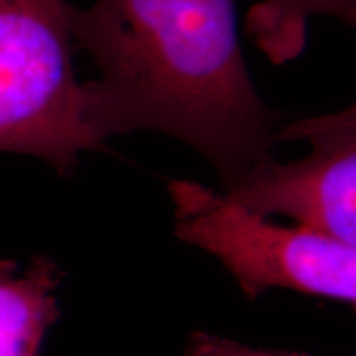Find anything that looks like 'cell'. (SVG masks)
<instances>
[{"label": "cell", "mask_w": 356, "mask_h": 356, "mask_svg": "<svg viewBox=\"0 0 356 356\" xmlns=\"http://www.w3.org/2000/svg\"><path fill=\"white\" fill-rule=\"evenodd\" d=\"M73 42L95 58L86 121L102 144L157 131L197 149L229 190L273 159L279 113L257 95L238 42L236 0H96L68 7Z\"/></svg>", "instance_id": "1"}, {"label": "cell", "mask_w": 356, "mask_h": 356, "mask_svg": "<svg viewBox=\"0 0 356 356\" xmlns=\"http://www.w3.org/2000/svg\"><path fill=\"white\" fill-rule=\"evenodd\" d=\"M65 0H0V152L33 155L70 173L99 149L73 68Z\"/></svg>", "instance_id": "2"}, {"label": "cell", "mask_w": 356, "mask_h": 356, "mask_svg": "<svg viewBox=\"0 0 356 356\" xmlns=\"http://www.w3.org/2000/svg\"><path fill=\"white\" fill-rule=\"evenodd\" d=\"M168 191L177 238L218 257L249 299L289 289L355 305L356 246L279 225L197 181L173 180Z\"/></svg>", "instance_id": "3"}, {"label": "cell", "mask_w": 356, "mask_h": 356, "mask_svg": "<svg viewBox=\"0 0 356 356\" xmlns=\"http://www.w3.org/2000/svg\"><path fill=\"white\" fill-rule=\"evenodd\" d=\"M307 140L312 152L291 163H256L226 198L262 216L284 215L304 228L356 246V108L279 127L275 142Z\"/></svg>", "instance_id": "4"}, {"label": "cell", "mask_w": 356, "mask_h": 356, "mask_svg": "<svg viewBox=\"0 0 356 356\" xmlns=\"http://www.w3.org/2000/svg\"><path fill=\"white\" fill-rule=\"evenodd\" d=\"M63 273L38 256L29 266L0 261V356H38L60 317L56 292Z\"/></svg>", "instance_id": "5"}, {"label": "cell", "mask_w": 356, "mask_h": 356, "mask_svg": "<svg viewBox=\"0 0 356 356\" xmlns=\"http://www.w3.org/2000/svg\"><path fill=\"white\" fill-rule=\"evenodd\" d=\"M317 13L355 25L356 0H261L249 8L246 32L269 61L284 65L304 51L307 19Z\"/></svg>", "instance_id": "6"}, {"label": "cell", "mask_w": 356, "mask_h": 356, "mask_svg": "<svg viewBox=\"0 0 356 356\" xmlns=\"http://www.w3.org/2000/svg\"><path fill=\"white\" fill-rule=\"evenodd\" d=\"M185 356H305L286 351H269L249 348L228 338L210 335L204 332H195L186 345Z\"/></svg>", "instance_id": "7"}]
</instances>
